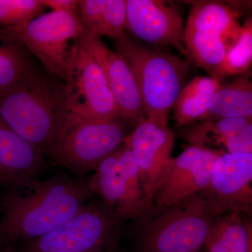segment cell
Segmentation results:
<instances>
[{
	"label": "cell",
	"instance_id": "6da1fadb",
	"mask_svg": "<svg viewBox=\"0 0 252 252\" xmlns=\"http://www.w3.org/2000/svg\"><path fill=\"white\" fill-rule=\"evenodd\" d=\"M94 196L87 179L65 172L3 189L0 249L49 233L72 218Z\"/></svg>",
	"mask_w": 252,
	"mask_h": 252
},
{
	"label": "cell",
	"instance_id": "7a4b0ae2",
	"mask_svg": "<svg viewBox=\"0 0 252 252\" xmlns=\"http://www.w3.org/2000/svg\"><path fill=\"white\" fill-rule=\"evenodd\" d=\"M69 112L63 85L34 68L0 91V117L44 154H49Z\"/></svg>",
	"mask_w": 252,
	"mask_h": 252
},
{
	"label": "cell",
	"instance_id": "3957f363",
	"mask_svg": "<svg viewBox=\"0 0 252 252\" xmlns=\"http://www.w3.org/2000/svg\"><path fill=\"white\" fill-rule=\"evenodd\" d=\"M221 215L200 193L164 208L152 207L137 219L140 252H199L212 222Z\"/></svg>",
	"mask_w": 252,
	"mask_h": 252
},
{
	"label": "cell",
	"instance_id": "277c9868",
	"mask_svg": "<svg viewBox=\"0 0 252 252\" xmlns=\"http://www.w3.org/2000/svg\"><path fill=\"white\" fill-rule=\"evenodd\" d=\"M116 47L135 77L146 118L167 126L170 109L185 87L190 61L151 49L126 35L117 40Z\"/></svg>",
	"mask_w": 252,
	"mask_h": 252
},
{
	"label": "cell",
	"instance_id": "5b68a950",
	"mask_svg": "<svg viewBox=\"0 0 252 252\" xmlns=\"http://www.w3.org/2000/svg\"><path fill=\"white\" fill-rule=\"evenodd\" d=\"M129 126L122 117L94 122L69 112L48 155L74 177L86 178L122 145Z\"/></svg>",
	"mask_w": 252,
	"mask_h": 252
},
{
	"label": "cell",
	"instance_id": "8992f818",
	"mask_svg": "<svg viewBox=\"0 0 252 252\" xmlns=\"http://www.w3.org/2000/svg\"><path fill=\"white\" fill-rule=\"evenodd\" d=\"M123 222L100 198L94 196L63 224L14 246L16 252H104L119 243Z\"/></svg>",
	"mask_w": 252,
	"mask_h": 252
},
{
	"label": "cell",
	"instance_id": "52a82bcc",
	"mask_svg": "<svg viewBox=\"0 0 252 252\" xmlns=\"http://www.w3.org/2000/svg\"><path fill=\"white\" fill-rule=\"evenodd\" d=\"M241 12L220 1H198L190 8L184 42L189 59L217 79L225 57L242 31Z\"/></svg>",
	"mask_w": 252,
	"mask_h": 252
},
{
	"label": "cell",
	"instance_id": "ba28073f",
	"mask_svg": "<svg viewBox=\"0 0 252 252\" xmlns=\"http://www.w3.org/2000/svg\"><path fill=\"white\" fill-rule=\"evenodd\" d=\"M4 28L35 55L50 74L65 81L68 62L84 31L79 14L52 11L24 27Z\"/></svg>",
	"mask_w": 252,
	"mask_h": 252
},
{
	"label": "cell",
	"instance_id": "9c48e42d",
	"mask_svg": "<svg viewBox=\"0 0 252 252\" xmlns=\"http://www.w3.org/2000/svg\"><path fill=\"white\" fill-rule=\"evenodd\" d=\"M64 82L63 91L69 112L94 122L121 117L102 69L79 42L68 62Z\"/></svg>",
	"mask_w": 252,
	"mask_h": 252
},
{
	"label": "cell",
	"instance_id": "30bf717a",
	"mask_svg": "<svg viewBox=\"0 0 252 252\" xmlns=\"http://www.w3.org/2000/svg\"><path fill=\"white\" fill-rule=\"evenodd\" d=\"M175 137L167 126L140 119L125 139L135 158L147 211L153 206L154 194L171 161Z\"/></svg>",
	"mask_w": 252,
	"mask_h": 252
},
{
	"label": "cell",
	"instance_id": "8fae6325",
	"mask_svg": "<svg viewBox=\"0 0 252 252\" xmlns=\"http://www.w3.org/2000/svg\"><path fill=\"white\" fill-rule=\"evenodd\" d=\"M252 153L222 154L212 169L211 180L200 192L220 214L252 213Z\"/></svg>",
	"mask_w": 252,
	"mask_h": 252
},
{
	"label": "cell",
	"instance_id": "7c38bea8",
	"mask_svg": "<svg viewBox=\"0 0 252 252\" xmlns=\"http://www.w3.org/2000/svg\"><path fill=\"white\" fill-rule=\"evenodd\" d=\"M220 154L189 147L171 161L154 194L153 207H169L207 188Z\"/></svg>",
	"mask_w": 252,
	"mask_h": 252
},
{
	"label": "cell",
	"instance_id": "4fadbf2b",
	"mask_svg": "<svg viewBox=\"0 0 252 252\" xmlns=\"http://www.w3.org/2000/svg\"><path fill=\"white\" fill-rule=\"evenodd\" d=\"M126 28L154 46H172L188 57L183 18L175 8L160 0H126Z\"/></svg>",
	"mask_w": 252,
	"mask_h": 252
},
{
	"label": "cell",
	"instance_id": "5bb4252c",
	"mask_svg": "<svg viewBox=\"0 0 252 252\" xmlns=\"http://www.w3.org/2000/svg\"><path fill=\"white\" fill-rule=\"evenodd\" d=\"M79 44L102 69L120 117L130 125H136L146 118L137 83L130 67L122 56L109 49L101 38L83 31Z\"/></svg>",
	"mask_w": 252,
	"mask_h": 252
},
{
	"label": "cell",
	"instance_id": "9a60e30c",
	"mask_svg": "<svg viewBox=\"0 0 252 252\" xmlns=\"http://www.w3.org/2000/svg\"><path fill=\"white\" fill-rule=\"evenodd\" d=\"M47 167L44 154L0 117V189L39 177Z\"/></svg>",
	"mask_w": 252,
	"mask_h": 252
},
{
	"label": "cell",
	"instance_id": "2e32d148",
	"mask_svg": "<svg viewBox=\"0 0 252 252\" xmlns=\"http://www.w3.org/2000/svg\"><path fill=\"white\" fill-rule=\"evenodd\" d=\"M189 147L222 154L252 153V117L205 121L186 130Z\"/></svg>",
	"mask_w": 252,
	"mask_h": 252
},
{
	"label": "cell",
	"instance_id": "e0dca14e",
	"mask_svg": "<svg viewBox=\"0 0 252 252\" xmlns=\"http://www.w3.org/2000/svg\"><path fill=\"white\" fill-rule=\"evenodd\" d=\"M117 150L99 162L92 177L87 179L88 185L119 218L135 220L146 210L131 195L121 170Z\"/></svg>",
	"mask_w": 252,
	"mask_h": 252
},
{
	"label": "cell",
	"instance_id": "ac0fdd59",
	"mask_svg": "<svg viewBox=\"0 0 252 252\" xmlns=\"http://www.w3.org/2000/svg\"><path fill=\"white\" fill-rule=\"evenodd\" d=\"M79 16L84 32L101 38L126 36L125 0H80Z\"/></svg>",
	"mask_w": 252,
	"mask_h": 252
},
{
	"label": "cell",
	"instance_id": "d6986e66",
	"mask_svg": "<svg viewBox=\"0 0 252 252\" xmlns=\"http://www.w3.org/2000/svg\"><path fill=\"white\" fill-rule=\"evenodd\" d=\"M204 252H252V224L249 217L225 212L212 222Z\"/></svg>",
	"mask_w": 252,
	"mask_h": 252
},
{
	"label": "cell",
	"instance_id": "ffe728a7",
	"mask_svg": "<svg viewBox=\"0 0 252 252\" xmlns=\"http://www.w3.org/2000/svg\"><path fill=\"white\" fill-rule=\"evenodd\" d=\"M249 73L229 84L221 83L200 122L252 117V83Z\"/></svg>",
	"mask_w": 252,
	"mask_h": 252
},
{
	"label": "cell",
	"instance_id": "44dd1931",
	"mask_svg": "<svg viewBox=\"0 0 252 252\" xmlns=\"http://www.w3.org/2000/svg\"><path fill=\"white\" fill-rule=\"evenodd\" d=\"M221 81L211 77H195L185 86L174 104V115L180 126L200 121L207 112Z\"/></svg>",
	"mask_w": 252,
	"mask_h": 252
},
{
	"label": "cell",
	"instance_id": "7402d4cb",
	"mask_svg": "<svg viewBox=\"0 0 252 252\" xmlns=\"http://www.w3.org/2000/svg\"><path fill=\"white\" fill-rule=\"evenodd\" d=\"M32 69L23 43L0 27V91L21 80Z\"/></svg>",
	"mask_w": 252,
	"mask_h": 252
},
{
	"label": "cell",
	"instance_id": "603a6c76",
	"mask_svg": "<svg viewBox=\"0 0 252 252\" xmlns=\"http://www.w3.org/2000/svg\"><path fill=\"white\" fill-rule=\"evenodd\" d=\"M252 62V21L250 18L242 26L238 41L225 55L217 79L221 81L230 76L242 75L248 72Z\"/></svg>",
	"mask_w": 252,
	"mask_h": 252
},
{
	"label": "cell",
	"instance_id": "cb8c5ba5",
	"mask_svg": "<svg viewBox=\"0 0 252 252\" xmlns=\"http://www.w3.org/2000/svg\"><path fill=\"white\" fill-rule=\"evenodd\" d=\"M46 9L42 0H0V27H24Z\"/></svg>",
	"mask_w": 252,
	"mask_h": 252
},
{
	"label": "cell",
	"instance_id": "d4e9b609",
	"mask_svg": "<svg viewBox=\"0 0 252 252\" xmlns=\"http://www.w3.org/2000/svg\"><path fill=\"white\" fill-rule=\"evenodd\" d=\"M117 152L122 175L125 179L132 198L137 203L141 204L147 212V208L144 203V194L141 186L140 173L135 158L125 142L117 149Z\"/></svg>",
	"mask_w": 252,
	"mask_h": 252
},
{
	"label": "cell",
	"instance_id": "484cf974",
	"mask_svg": "<svg viewBox=\"0 0 252 252\" xmlns=\"http://www.w3.org/2000/svg\"><path fill=\"white\" fill-rule=\"evenodd\" d=\"M46 7L53 11L79 14L80 0H42Z\"/></svg>",
	"mask_w": 252,
	"mask_h": 252
},
{
	"label": "cell",
	"instance_id": "4316f807",
	"mask_svg": "<svg viewBox=\"0 0 252 252\" xmlns=\"http://www.w3.org/2000/svg\"><path fill=\"white\" fill-rule=\"evenodd\" d=\"M104 252H125L123 251V250H121L120 248H119V244L117 243L115 245H112V247H110L109 249H107Z\"/></svg>",
	"mask_w": 252,
	"mask_h": 252
},
{
	"label": "cell",
	"instance_id": "83f0119b",
	"mask_svg": "<svg viewBox=\"0 0 252 252\" xmlns=\"http://www.w3.org/2000/svg\"><path fill=\"white\" fill-rule=\"evenodd\" d=\"M0 252H16L14 245H7L0 249Z\"/></svg>",
	"mask_w": 252,
	"mask_h": 252
},
{
	"label": "cell",
	"instance_id": "f1b7e54d",
	"mask_svg": "<svg viewBox=\"0 0 252 252\" xmlns=\"http://www.w3.org/2000/svg\"><path fill=\"white\" fill-rule=\"evenodd\" d=\"M1 204H0V217H1Z\"/></svg>",
	"mask_w": 252,
	"mask_h": 252
},
{
	"label": "cell",
	"instance_id": "f546056e",
	"mask_svg": "<svg viewBox=\"0 0 252 252\" xmlns=\"http://www.w3.org/2000/svg\"><path fill=\"white\" fill-rule=\"evenodd\" d=\"M199 252H204L203 250H201V251Z\"/></svg>",
	"mask_w": 252,
	"mask_h": 252
}]
</instances>
